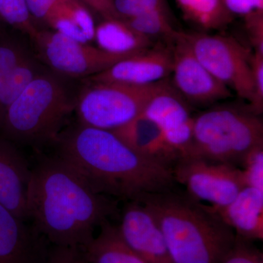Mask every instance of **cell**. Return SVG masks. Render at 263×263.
I'll use <instances>...</instances> for the list:
<instances>
[{"mask_svg": "<svg viewBox=\"0 0 263 263\" xmlns=\"http://www.w3.org/2000/svg\"><path fill=\"white\" fill-rule=\"evenodd\" d=\"M119 211L118 200L98 193L57 155L40 156L32 167L29 221L53 246L84 249Z\"/></svg>", "mask_w": 263, "mask_h": 263, "instance_id": "1", "label": "cell"}, {"mask_svg": "<svg viewBox=\"0 0 263 263\" xmlns=\"http://www.w3.org/2000/svg\"><path fill=\"white\" fill-rule=\"evenodd\" d=\"M56 155L98 193L124 201L175 188L172 169L138 155L111 131L78 123L63 129L54 143Z\"/></svg>", "mask_w": 263, "mask_h": 263, "instance_id": "2", "label": "cell"}, {"mask_svg": "<svg viewBox=\"0 0 263 263\" xmlns=\"http://www.w3.org/2000/svg\"><path fill=\"white\" fill-rule=\"evenodd\" d=\"M155 218L174 263H220L235 233L211 206L176 189L140 200Z\"/></svg>", "mask_w": 263, "mask_h": 263, "instance_id": "3", "label": "cell"}, {"mask_svg": "<svg viewBox=\"0 0 263 263\" xmlns=\"http://www.w3.org/2000/svg\"><path fill=\"white\" fill-rule=\"evenodd\" d=\"M70 80L46 67L10 105L0 124V136L15 145L53 144L66 119L75 111L80 92Z\"/></svg>", "mask_w": 263, "mask_h": 263, "instance_id": "4", "label": "cell"}, {"mask_svg": "<svg viewBox=\"0 0 263 263\" xmlns=\"http://www.w3.org/2000/svg\"><path fill=\"white\" fill-rule=\"evenodd\" d=\"M260 146V116L251 111L247 105H220L194 117L193 144L186 157L241 168L247 156Z\"/></svg>", "mask_w": 263, "mask_h": 263, "instance_id": "5", "label": "cell"}, {"mask_svg": "<svg viewBox=\"0 0 263 263\" xmlns=\"http://www.w3.org/2000/svg\"><path fill=\"white\" fill-rule=\"evenodd\" d=\"M167 79L146 86L89 81L76 102L79 124L108 131L125 125L143 114Z\"/></svg>", "mask_w": 263, "mask_h": 263, "instance_id": "6", "label": "cell"}, {"mask_svg": "<svg viewBox=\"0 0 263 263\" xmlns=\"http://www.w3.org/2000/svg\"><path fill=\"white\" fill-rule=\"evenodd\" d=\"M183 33L193 53L205 68L239 98L249 103L253 93L254 51L231 36Z\"/></svg>", "mask_w": 263, "mask_h": 263, "instance_id": "7", "label": "cell"}, {"mask_svg": "<svg viewBox=\"0 0 263 263\" xmlns=\"http://www.w3.org/2000/svg\"><path fill=\"white\" fill-rule=\"evenodd\" d=\"M31 41L37 52L36 57L43 65L70 79H88L133 56L110 53L51 29H39Z\"/></svg>", "mask_w": 263, "mask_h": 263, "instance_id": "8", "label": "cell"}, {"mask_svg": "<svg viewBox=\"0 0 263 263\" xmlns=\"http://www.w3.org/2000/svg\"><path fill=\"white\" fill-rule=\"evenodd\" d=\"M172 172L176 183L184 186L189 196L213 209L229 205L247 186L240 167L197 157H181Z\"/></svg>", "mask_w": 263, "mask_h": 263, "instance_id": "9", "label": "cell"}, {"mask_svg": "<svg viewBox=\"0 0 263 263\" xmlns=\"http://www.w3.org/2000/svg\"><path fill=\"white\" fill-rule=\"evenodd\" d=\"M171 83L189 105L209 106L232 97L231 90L217 80L195 56L184 33L179 32L174 38Z\"/></svg>", "mask_w": 263, "mask_h": 263, "instance_id": "10", "label": "cell"}, {"mask_svg": "<svg viewBox=\"0 0 263 263\" xmlns=\"http://www.w3.org/2000/svg\"><path fill=\"white\" fill-rule=\"evenodd\" d=\"M142 114L158 126L179 158L188 155L193 144L194 117L190 105L173 87L170 77L151 98Z\"/></svg>", "mask_w": 263, "mask_h": 263, "instance_id": "11", "label": "cell"}, {"mask_svg": "<svg viewBox=\"0 0 263 263\" xmlns=\"http://www.w3.org/2000/svg\"><path fill=\"white\" fill-rule=\"evenodd\" d=\"M173 41H157L152 47L118 62L86 81L134 86H146L163 81L172 72Z\"/></svg>", "mask_w": 263, "mask_h": 263, "instance_id": "12", "label": "cell"}, {"mask_svg": "<svg viewBox=\"0 0 263 263\" xmlns=\"http://www.w3.org/2000/svg\"><path fill=\"white\" fill-rule=\"evenodd\" d=\"M120 211L118 229L135 253L147 263H174L163 233L144 204L127 201Z\"/></svg>", "mask_w": 263, "mask_h": 263, "instance_id": "13", "label": "cell"}, {"mask_svg": "<svg viewBox=\"0 0 263 263\" xmlns=\"http://www.w3.org/2000/svg\"><path fill=\"white\" fill-rule=\"evenodd\" d=\"M48 241L0 203V263H45Z\"/></svg>", "mask_w": 263, "mask_h": 263, "instance_id": "14", "label": "cell"}, {"mask_svg": "<svg viewBox=\"0 0 263 263\" xmlns=\"http://www.w3.org/2000/svg\"><path fill=\"white\" fill-rule=\"evenodd\" d=\"M31 173L32 167L17 145L0 136V203L26 221Z\"/></svg>", "mask_w": 263, "mask_h": 263, "instance_id": "15", "label": "cell"}, {"mask_svg": "<svg viewBox=\"0 0 263 263\" xmlns=\"http://www.w3.org/2000/svg\"><path fill=\"white\" fill-rule=\"evenodd\" d=\"M111 132L138 155L170 168L179 159L158 126L143 114Z\"/></svg>", "mask_w": 263, "mask_h": 263, "instance_id": "16", "label": "cell"}, {"mask_svg": "<svg viewBox=\"0 0 263 263\" xmlns=\"http://www.w3.org/2000/svg\"><path fill=\"white\" fill-rule=\"evenodd\" d=\"M213 210L235 235L252 241L262 240L263 190L245 186L229 205Z\"/></svg>", "mask_w": 263, "mask_h": 263, "instance_id": "17", "label": "cell"}, {"mask_svg": "<svg viewBox=\"0 0 263 263\" xmlns=\"http://www.w3.org/2000/svg\"><path fill=\"white\" fill-rule=\"evenodd\" d=\"M51 30L81 42L95 40V24L91 10L79 0H64L53 7L44 22Z\"/></svg>", "mask_w": 263, "mask_h": 263, "instance_id": "18", "label": "cell"}, {"mask_svg": "<svg viewBox=\"0 0 263 263\" xmlns=\"http://www.w3.org/2000/svg\"><path fill=\"white\" fill-rule=\"evenodd\" d=\"M94 41L105 51L129 55L141 53L155 43L132 29L122 19L102 20L96 26Z\"/></svg>", "mask_w": 263, "mask_h": 263, "instance_id": "19", "label": "cell"}, {"mask_svg": "<svg viewBox=\"0 0 263 263\" xmlns=\"http://www.w3.org/2000/svg\"><path fill=\"white\" fill-rule=\"evenodd\" d=\"M89 245L83 249L88 263H147L124 241L118 226L107 221Z\"/></svg>", "mask_w": 263, "mask_h": 263, "instance_id": "20", "label": "cell"}, {"mask_svg": "<svg viewBox=\"0 0 263 263\" xmlns=\"http://www.w3.org/2000/svg\"><path fill=\"white\" fill-rule=\"evenodd\" d=\"M183 17L204 31L221 30L233 20V15L221 0H176Z\"/></svg>", "mask_w": 263, "mask_h": 263, "instance_id": "21", "label": "cell"}, {"mask_svg": "<svg viewBox=\"0 0 263 263\" xmlns=\"http://www.w3.org/2000/svg\"><path fill=\"white\" fill-rule=\"evenodd\" d=\"M46 66L32 53L15 69L13 75L0 91V124L10 105Z\"/></svg>", "mask_w": 263, "mask_h": 263, "instance_id": "22", "label": "cell"}, {"mask_svg": "<svg viewBox=\"0 0 263 263\" xmlns=\"http://www.w3.org/2000/svg\"><path fill=\"white\" fill-rule=\"evenodd\" d=\"M122 20L137 32L155 43L172 42L179 32L173 27L169 10H157Z\"/></svg>", "mask_w": 263, "mask_h": 263, "instance_id": "23", "label": "cell"}, {"mask_svg": "<svg viewBox=\"0 0 263 263\" xmlns=\"http://www.w3.org/2000/svg\"><path fill=\"white\" fill-rule=\"evenodd\" d=\"M32 53L23 40L6 29L0 30V91L15 69Z\"/></svg>", "mask_w": 263, "mask_h": 263, "instance_id": "24", "label": "cell"}, {"mask_svg": "<svg viewBox=\"0 0 263 263\" xmlns=\"http://www.w3.org/2000/svg\"><path fill=\"white\" fill-rule=\"evenodd\" d=\"M0 18L7 25L25 34L30 40L39 30L25 0H0Z\"/></svg>", "mask_w": 263, "mask_h": 263, "instance_id": "25", "label": "cell"}, {"mask_svg": "<svg viewBox=\"0 0 263 263\" xmlns=\"http://www.w3.org/2000/svg\"><path fill=\"white\" fill-rule=\"evenodd\" d=\"M118 14L130 18L157 10H169L167 0H114Z\"/></svg>", "mask_w": 263, "mask_h": 263, "instance_id": "26", "label": "cell"}, {"mask_svg": "<svg viewBox=\"0 0 263 263\" xmlns=\"http://www.w3.org/2000/svg\"><path fill=\"white\" fill-rule=\"evenodd\" d=\"M220 263H263V254L254 241L235 235L234 245Z\"/></svg>", "mask_w": 263, "mask_h": 263, "instance_id": "27", "label": "cell"}, {"mask_svg": "<svg viewBox=\"0 0 263 263\" xmlns=\"http://www.w3.org/2000/svg\"><path fill=\"white\" fill-rule=\"evenodd\" d=\"M252 68L253 93L247 106L251 111L261 116L263 111V53L254 51Z\"/></svg>", "mask_w": 263, "mask_h": 263, "instance_id": "28", "label": "cell"}, {"mask_svg": "<svg viewBox=\"0 0 263 263\" xmlns=\"http://www.w3.org/2000/svg\"><path fill=\"white\" fill-rule=\"evenodd\" d=\"M241 169L247 186L263 190V146L247 156Z\"/></svg>", "mask_w": 263, "mask_h": 263, "instance_id": "29", "label": "cell"}, {"mask_svg": "<svg viewBox=\"0 0 263 263\" xmlns=\"http://www.w3.org/2000/svg\"><path fill=\"white\" fill-rule=\"evenodd\" d=\"M45 263H88L82 249L53 246Z\"/></svg>", "mask_w": 263, "mask_h": 263, "instance_id": "30", "label": "cell"}, {"mask_svg": "<svg viewBox=\"0 0 263 263\" xmlns=\"http://www.w3.org/2000/svg\"><path fill=\"white\" fill-rule=\"evenodd\" d=\"M245 25L254 51L263 53V12L245 17Z\"/></svg>", "mask_w": 263, "mask_h": 263, "instance_id": "31", "label": "cell"}, {"mask_svg": "<svg viewBox=\"0 0 263 263\" xmlns=\"http://www.w3.org/2000/svg\"><path fill=\"white\" fill-rule=\"evenodd\" d=\"M227 10L234 16L243 18L257 12H263V0H221Z\"/></svg>", "mask_w": 263, "mask_h": 263, "instance_id": "32", "label": "cell"}, {"mask_svg": "<svg viewBox=\"0 0 263 263\" xmlns=\"http://www.w3.org/2000/svg\"><path fill=\"white\" fill-rule=\"evenodd\" d=\"M91 11L100 15L103 20L122 19L118 14L114 0H79Z\"/></svg>", "mask_w": 263, "mask_h": 263, "instance_id": "33", "label": "cell"}, {"mask_svg": "<svg viewBox=\"0 0 263 263\" xmlns=\"http://www.w3.org/2000/svg\"><path fill=\"white\" fill-rule=\"evenodd\" d=\"M29 13L36 21L44 23L53 7L64 0H25Z\"/></svg>", "mask_w": 263, "mask_h": 263, "instance_id": "34", "label": "cell"}, {"mask_svg": "<svg viewBox=\"0 0 263 263\" xmlns=\"http://www.w3.org/2000/svg\"><path fill=\"white\" fill-rule=\"evenodd\" d=\"M7 24L5 23L4 22H3V19L0 18V30H2V29H5V27H6Z\"/></svg>", "mask_w": 263, "mask_h": 263, "instance_id": "35", "label": "cell"}]
</instances>
